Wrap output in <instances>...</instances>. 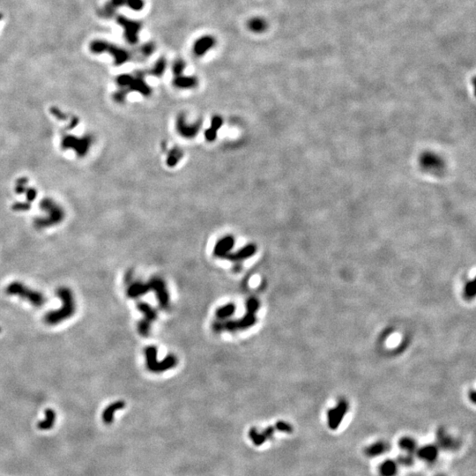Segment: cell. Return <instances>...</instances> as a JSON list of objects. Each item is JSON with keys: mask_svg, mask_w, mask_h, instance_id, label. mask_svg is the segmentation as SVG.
<instances>
[{"mask_svg": "<svg viewBox=\"0 0 476 476\" xmlns=\"http://www.w3.org/2000/svg\"><path fill=\"white\" fill-rule=\"evenodd\" d=\"M124 406H125V403L124 401H115L112 404L109 405L101 415V419H102L103 422L105 424H111L113 421V419H114L115 413L119 411V410H121L122 408H124Z\"/></svg>", "mask_w": 476, "mask_h": 476, "instance_id": "13", "label": "cell"}, {"mask_svg": "<svg viewBox=\"0 0 476 476\" xmlns=\"http://www.w3.org/2000/svg\"><path fill=\"white\" fill-rule=\"evenodd\" d=\"M57 296L62 302V307L55 311L47 312L43 317V322L50 326L58 325L70 319L76 313L77 309L74 292L70 288L60 287L57 290Z\"/></svg>", "mask_w": 476, "mask_h": 476, "instance_id": "1", "label": "cell"}, {"mask_svg": "<svg viewBox=\"0 0 476 476\" xmlns=\"http://www.w3.org/2000/svg\"><path fill=\"white\" fill-rule=\"evenodd\" d=\"M148 290V287L141 283L133 284L128 289L129 297L130 298H137L142 294L146 293Z\"/></svg>", "mask_w": 476, "mask_h": 476, "instance_id": "23", "label": "cell"}, {"mask_svg": "<svg viewBox=\"0 0 476 476\" xmlns=\"http://www.w3.org/2000/svg\"><path fill=\"white\" fill-rule=\"evenodd\" d=\"M205 136H206V139L208 141H214L216 139V136H217V132L213 129H208L206 131Z\"/></svg>", "mask_w": 476, "mask_h": 476, "instance_id": "34", "label": "cell"}, {"mask_svg": "<svg viewBox=\"0 0 476 476\" xmlns=\"http://www.w3.org/2000/svg\"><path fill=\"white\" fill-rule=\"evenodd\" d=\"M57 414L55 410L52 408H47L44 411V419L39 421L37 424V428L40 431H50L55 425Z\"/></svg>", "mask_w": 476, "mask_h": 476, "instance_id": "14", "label": "cell"}, {"mask_svg": "<svg viewBox=\"0 0 476 476\" xmlns=\"http://www.w3.org/2000/svg\"></svg>", "mask_w": 476, "mask_h": 476, "instance_id": "39", "label": "cell"}, {"mask_svg": "<svg viewBox=\"0 0 476 476\" xmlns=\"http://www.w3.org/2000/svg\"><path fill=\"white\" fill-rule=\"evenodd\" d=\"M124 5H126V0H110V2L106 5L104 13L107 15H112L115 10Z\"/></svg>", "mask_w": 476, "mask_h": 476, "instance_id": "25", "label": "cell"}, {"mask_svg": "<svg viewBox=\"0 0 476 476\" xmlns=\"http://www.w3.org/2000/svg\"><path fill=\"white\" fill-rule=\"evenodd\" d=\"M91 145L92 139L89 136L78 137L76 135L66 134L61 139V147L66 151H74L79 157L86 156Z\"/></svg>", "mask_w": 476, "mask_h": 476, "instance_id": "4", "label": "cell"}, {"mask_svg": "<svg viewBox=\"0 0 476 476\" xmlns=\"http://www.w3.org/2000/svg\"><path fill=\"white\" fill-rule=\"evenodd\" d=\"M437 440H438V444H439L440 446L442 448L446 449V450H454L458 446V444L457 443V441L453 438L452 436L447 435L444 432V430H440L438 431Z\"/></svg>", "mask_w": 476, "mask_h": 476, "instance_id": "15", "label": "cell"}, {"mask_svg": "<svg viewBox=\"0 0 476 476\" xmlns=\"http://www.w3.org/2000/svg\"><path fill=\"white\" fill-rule=\"evenodd\" d=\"M399 446L402 450L406 451L408 454L416 453L417 448L416 442L411 437H404L402 439H400Z\"/></svg>", "mask_w": 476, "mask_h": 476, "instance_id": "22", "label": "cell"}, {"mask_svg": "<svg viewBox=\"0 0 476 476\" xmlns=\"http://www.w3.org/2000/svg\"><path fill=\"white\" fill-rule=\"evenodd\" d=\"M184 68H185L184 61L182 60H177V61H175L173 66H172V72L176 76H179V75H182Z\"/></svg>", "mask_w": 476, "mask_h": 476, "instance_id": "27", "label": "cell"}, {"mask_svg": "<svg viewBox=\"0 0 476 476\" xmlns=\"http://www.w3.org/2000/svg\"><path fill=\"white\" fill-rule=\"evenodd\" d=\"M277 429L280 431H284V432H291V426L288 424V423H285V422H278L277 424Z\"/></svg>", "mask_w": 476, "mask_h": 476, "instance_id": "36", "label": "cell"}, {"mask_svg": "<svg viewBox=\"0 0 476 476\" xmlns=\"http://www.w3.org/2000/svg\"><path fill=\"white\" fill-rule=\"evenodd\" d=\"M126 5L134 11H140L144 7L143 0H126Z\"/></svg>", "mask_w": 476, "mask_h": 476, "instance_id": "31", "label": "cell"}, {"mask_svg": "<svg viewBox=\"0 0 476 476\" xmlns=\"http://www.w3.org/2000/svg\"><path fill=\"white\" fill-rule=\"evenodd\" d=\"M235 240L232 237H225L216 243L215 247V255L218 257H224L229 255V252L232 249Z\"/></svg>", "mask_w": 476, "mask_h": 476, "instance_id": "12", "label": "cell"}, {"mask_svg": "<svg viewBox=\"0 0 476 476\" xmlns=\"http://www.w3.org/2000/svg\"><path fill=\"white\" fill-rule=\"evenodd\" d=\"M5 293L8 296H14L29 302L31 305L37 308L43 306L45 304L47 298L41 291L35 290L23 284L21 281H13L6 287Z\"/></svg>", "mask_w": 476, "mask_h": 476, "instance_id": "3", "label": "cell"}, {"mask_svg": "<svg viewBox=\"0 0 476 476\" xmlns=\"http://www.w3.org/2000/svg\"><path fill=\"white\" fill-rule=\"evenodd\" d=\"M182 157H183V153L180 149H178V148L173 149L168 156L167 164L169 165L170 167H174L178 163L179 160L182 159Z\"/></svg>", "mask_w": 476, "mask_h": 476, "instance_id": "24", "label": "cell"}, {"mask_svg": "<svg viewBox=\"0 0 476 476\" xmlns=\"http://www.w3.org/2000/svg\"><path fill=\"white\" fill-rule=\"evenodd\" d=\"M138 307L140 310V312H143L144 314H146L147 318H149V319H154L155 318L156 313H155V312L147 304H146V303H140V304L138 305Z\"/></svg>", "mask_w": 476, "mask_h": 476, "instance_id": "30", "label": "cell"}, {"mask_svg": "<svg viewBox=\"0 0 476 476\" xmlns=\"http://www.w3.org/2000/svg\"><path fill=\"white\" fill-rule=\"evenodd\" d=\"M0 332H1V329H0Z\"/></svg>", "mask_w": 476, "mask_h": 476, "instance_id": "38", "label": "cell"}, {"mask_svg": "<svg viewBox=\"0 0 476 476\" xmlns=\"http://www.w3.org/2000/svg\"><path fill=\"white\" fill-rule=\"evenodd\" d=\"M154 50H155V46L153 43H147V44L142 46L140 51H141L142 55L147 57V56L152 54Z\"/></svg>", "mask_w": 476, "mask_h": 476, "instance_id": "32", "label": "cell"}, {"mask_svg": "<svg viewBox=\"0 0 476 476\" xmlns=\"http://www.w3.org/2000/svg\"><path fill=\"white\" fill-rule=\"evenodd\" d=\"M248 28L254 33L264 32L267 28V23L265 20L259 17L252 19L248 22Z\"/></svg>", "mask_w": 476, "mask_h": 476, "instance_id": "20", "label": "cell"}, {"mask_svg": "<svg viewBox=\"0 0 476 476\" xmlns=\"http://www.w3.org/2000/svg\"><path fill=\"white\" fill-rule=\"evenodd\" d=\"M197 84V79L191 76L189 77V76L179 75V76H176V79H174V85L178 88H193L196 87Z\"/></svg>", "mask_w": 476, "mask_h": 476, "instance_id": "17", "label": "cell"}, {"mask_svg": "<svg viewBox=\"0 0 476 476\" xmlns=\"http://www.w3.org/2000/svg\"><path fill=\"white\" fill-rule=\"evenodd\" d=\"M348 410V405L346 400H340L335 408L330 409L327 412V421L331 430H337L339 428Z\"/></svg>", "mask_w": 476, "mask_h": 476, "instance_id": "6", "label": "cell"}, {"mask_svg": "<svg viewBox=\"0 0 476 476\" xmlns=\"http://www.w3.org/2000/svg\"><path fill=\"white\" fill-rule=\"evenodd\" d=\"M90 49L94 53L109 52L110 55L113 56L115 64L117 65L124 64L130 59L128 51H124L123 49L113 45L111 43H108L107 41H94L90 45Z\"/></svg>", "mask_w": 476, "mask_h": 476, "instance_id": "5", "label": "cell"}, {"mask_svg": "<svg viewBox=\"0 0 476 476\" xmlns=\"http://www.w3.org/2000/svg\"><path fill=\"white\" fill-rule=\"evenodd\" d=\"M215 45H216V40L214 37L210 36L200 37L193 46V53L197 57H202Z\"/></svg>", "mask_w": 476, "mask_h": 476, "instance_id": "8", "label": "cell"}, {"mask_svg": "<svg viewBox=\"0 0 476 476\" xmlns=\"http://www.w3.org/2000/svg\"><path fill=\"white\" fill-rule=\"evenodd\" d=\"M398 461L403 466H411L414 463V458L411 456V454H408L407 456H402L398 458Z\"/></svg>", "mask_w": 476, "mask_h": 476, "instance_id": "33", "label": "cell"}, {"mask_svg": "<svg viewBox=\"0 0 476 476\" xmlns=\"http://www.w3.org/2000/svg\"><path fill=\"white\" fill-rule=\"evenodd\" d=\"M247 307L248 311L251 313H253V312H256L257 309L258 308V302H257L255 299H252L248 302Z\"/></svg>", "mask_w": 476, "mask_h": 476, "instance_id": "35", "label": "cell"}, {"mask_svg": "<svg viewBox=\"0 0 476 476\" xmlns=\"http://www.w3.org/2000/svg\"><path fill=\"white\" fill-rule=\"evenodd\" d=\"M398 464L394 460L387 459L382 463L380 467V474L382 476H395L398 472Z\"/></svg>", "mask_w": 476, "mask_h": 476, "instance_id": "19", "label": "cell"}, {"mask_svg": "<svg viewBox=\"0 0 476 476\" xmlns=\"http://www.w3.org/2000/svg\"><path fill=\"white\" fill-rule=\"evenodd\" d=\"M39 211L34 221L35 227L38 229L56 227L61 224L65 218L64 207L51 198H46L40 202Z\"/></svg>", "mask_w": 476, "mask_h": 476, "instance_id": "2", "label": "cell"}, {"mask_svg": "<svg viewBox=\"0 0 476 476\" xmlns=\"http://www.w3.org/2000/svg\"><path fill=\"white\" fill-rule=\"evenodd\" d=\"M476 295V282L475 280H471L467 282L465 287V297L467 298H474Z\"/></svg>", "mask_w": 476, "mask_h": 476, "instance_id": "28", "label": "cell"}, {"mask_svg": "<svg viewBox=\"0 0 476 476\" xmlns=\"http://www.w3.org/2000/svg\"><path fill=\"white\" fill-rule=\"evenodd\" d=\"M118 23L124 28V37L129 43L135 44L139 41V32L141 28L140 23L130 20L123 16L118 17Z\"/></svg>", "mask_w": 476, "mask_h": 476, "instance_id": "7", "label": "cell"}, {"mask_svg": "<svg viewBox=\"0 0 476 476\" xmlns=\"http://www.w3.org/2000/svg\"><path fill=\"white\" fill-rule=\"evenodd\" d=\"M416 454L417 456L422 460H425L427 462H434L438 456V448L433 444L425 445L418 449Z\"/></svg>", "mask_w": 476, "mask_h": 476, "instance_id": "11", "label": "cell"}, {"mask_svg": "<svg viewBox=\"0 0 476 476\" xmlns=\"http://www.w3.org/2000/svg\"><path fill=\"white\" fill-rule=\"evenodd\" d=\"M165 68H166V61H165L164 59H160L156 62V64L152 69L150 74L159 77L164 73Z\"/></svg>", "mask_w": 476, "mask_h": 476, "instance_id": "26", "label": "cell"}, {"mask_svg": "<svg viewBox=\"0 0 476 476\" xmlns=\"http://www.w3.org/2000/svg\"><path fill=\"white\" fill-rule=\"evenodd\" d=\"M388 450H389V444L385 442L380 441L370 445L366 449L365 453L369 457H377L385 454Z\"/></svg>", "mask_w": 476, "mask_h": 476, "instance_id": "16", "label": "cell"}, {"mask_svg": "<svg viewBox=\"0 0 476 476\" xmlns=\"http://www.w3.org/2000/svg\"><path fill=\"white\" fill-rule=\"evenodd\" d=\"M152 286L157 291L158 296H159L158 298L160 299L161 304L166 305L167 302H168V296H167V293L165 292L164 285L162 283V281H160L159 279L154 280L152 283Z\"/></svg>", "mask_w": 476, "mask_h": 476, "instance_id": "21", "label": "cell"}, {"mask_svg": "<svg viewBox=\"0 0 476 476\" xmlns=\"http://www.w3.org/2000/svg\"><path fill=\"white\" fill-rule=\"evenodd\" d=\"M1 19H2V15H1V14H0V20H1Z\"/></svg>", "mask_w": 476, "mask_h": 476, "instance_id": "37", "label": "cell"}, {"mask_svg": "<svg viewBox=\"0 0 476 476\" xmlns=\"http://www.w3.org/2000/svg\"><path fill=\"white\" fill-rule=\"evenodd\" d=\"M234 311H235V306L232 304H229V305H226L223 308L219 309V311L217 312V315L220 317H226L232 315Z\"/></svg>", "mask_w": 476, "mask_h": 476, "instance_id": "29", "label": "cell"}, {"mask_svg": "<svg viewBox=\"0 0 476 476\" xmlns=\"http://www.w3.org/2000/svg\"><path fill=\"white\" fill-rule=\"evenodd\" d=\"M255 252H256V247L252 244H249L247 246L239 250L237 253L232 254V255H228V258L230 259H233V260H242V259L252 256Z\"/></svg>", "mask_w": 476, "mask_h": 476, "instance_id": "18", "label": "cell"}, {"mask_svg": "<svg viewBox=\"0 0 476 476\" xmlns=\"http://www.w3.org/2000/svg\"><path fill=\"white\" fill-rule=\"evenodd\" d=\"M129 90L137 91L142 94L143 96H149L151 94V88L147 86V83L144 81L142 74L139 73L137 77H131L128 86Z\"/></svg>", "mask_w": 476, "mask_h": 476, "instance_id": "9", "label": "cell"}, {"mask_svg": "<svg viewBox=\"0 0 476 476\" xmlns=\"http://www.w3.org/2000/svg\"><path fill=\"white\" fill-rule=\"evenodd\" d=\"M177 128L180 135L185 138H193L197 135L199 130V124H188L183 118H180L178 121Z\"/></svg>", "mask_w": 476, "mask_h": 476, "instance_id": "10", "label": "cell"}]
</instances>
